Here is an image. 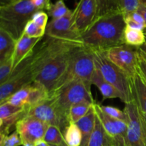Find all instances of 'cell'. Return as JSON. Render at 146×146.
<instances>
[{"label": "cell", "instance_id": "7dc6e473", "mask_svg": "<svg viewBox=\"0 0 146 146\" xmlns=\"http://www.w3.org/2000/svg\"><path fill=\"white\" fill-rule=\"evenodd\" d=\"M143 115H144V118H145V122H146V114H143Z\"/></svg>", "mask_w": 146, "mask_h": 146}, {"label": "cell", "instance_id": "f35d334b", "mask_svg": "<svg viewBox=\"0 0 146 146\" xmlns=\"http://www.w3.org/2000/svg\"><path fill=\"white\" fill-rule=\"evenodd\" d=\"M16 0H0V8L4 7V6H7L8 4H11V3L14 2Z\"/></svg>", "mask_w": 146, "mask_h": 146}, {"label": "cell", "instance_id": "d6a6232c", "mask_svg": "<svg viewBox=\"0 0 146 146\" xmlns=\"http://www.w3.org/2000/svg\"><path fill=\"white\" fill-rule=\"evenodd\" d=\"M23 145L19 135L17 131H14L10 135H6L2 146H19Z\"/></svg>", "mask_w": 146, "mask_h": 146}, {"label": "cell", "instance_id": "7c38bea8", "mask_svg": "<svg viewBox=\"0 0 146 146\" xmlns=\"http://www.w3.org/2000/svg\"><path fill=\"white\" fill-rule=\"evenodd\" d=\"M48 125L35 118L24 116L15 123L16 131L19 135L23 145L36 146L44 140Z\"/></svg>", "mask_w": 146, "mask_h": 146}, {"label": "cell", "instance_id": "ab89813d", "mask_svg": "<svg viewBox=\"0 0 146 146\" xmlns=\"http://www.w3.org/2000/svg\"><path fill=\"white\" fill-rule=\"evenodd\" d=\"M6 135L0 130V146L3 145V142H4V138H5Z\"/></svg>", "mask_w": 146, "mask_h": 146}, {"label": "cell", "instance_id": "ac0fdd59", "mask_svg": "<svg viewBox=\"0 0 146 146\" xmlns=\"http://www.w3.org/2000/svg\"><path fill=\"white\" fill-rule=\"evenodd\" d=\"M96 118V115L95 111L92 106L86 115L80 119L78 122L76 123L82 134L81 146H86L88 139L94 131Z\"/></svg>", "mask_w": 146, "mask_h": 146}, {"label": "cell", "instance_id": "ee69618b", "mask_svg": "<svg viewBox=\"0 0 146 146\" xmlns=\"http://www.w3.org/2000/svg\"><path fill=\"white\" fill-rule=\"evenodd\" d=\"M52 146H68V145H67V144L66 143L65 141H64V142H63L61 144V145H52Z\"/></svg>", "mask_w": 146, "mask_h": 146}, {"label": "cell", "instance_id": "cb8c5ba5", "mask_svg": "<svg viewBox=\"0 0 146 146\" xmlns=\"http://www.w3.org/2000/svg\"><path fill=\"white\" fill-rule=\"evenodd\" d=\"M94 104L83 102L71 106L68 111V121L69 122L77 123L80 119L85 116L89 111Z\"/></svg>", "mask_w": 146, "mask_h": 146}, {"label": "cell", "instance_id": "8d00e7d4", "mask_svg": "<svg viewBox=\"0 0 146 146\" xmlns=\"http://www.w3.org/2000/svg\"><path fill=\"white\" fill-rule=\"evenodd\" d=\"M129 17L130 19H131L132 20H133V21H135V22L138 23V24H142V25L145 26V20H144L143 17H142V15H141L140 13H138V11H134V12L131 13V14H128V15L125 16V17Z\"/></svg>", "mask_w": 146, "mask_h": 146}, {"label": "cell", "instance_id": "5bb4252c", "mask_svg": "<svg viewBox=\"0 0 146 146\" xmlns=\"http://www.w3.org/2000/svg\"><path fill=\"white\" fill-rule=\"evenodd\" d=\"M43 38H31L22 34L16 41L15 47L12 54L13 68L19 65L34 51L36 46Z\"/></svg>", "mask_w": 146, "mask_h": 146}, {"label": "cell", "instance_id": "7bdbcfd3", "mask_svg": "<svg viewBox=\"0 0 146 146\" xmlns=\"http://www.w3.org/2000/svg\"><path fill=\"white\" fill-rule=\"evenodd\" d=\"M138 52H139V54L141 55V56L142 57V58L144 60V61H145V64H146V54L143 52L142 51H141L139 48H138Z\"/></svg>", "mask_w": 146, "mask_h": 146}, {"label": "cell", "instance_id": "b9f144b4", "mask_svg": "<svg viewBox=\"0 0 146 146\" xmlns=\"http://www.w3.org/2000/svg\"><path fill=\"white\" fill-rule=\"evenodd\" d=\"M139 48V49L141 50V51H142L143 52L145 53V54H146V36H145V43H144V44H143V45L141 46V47H139V48Z\"/></svg>", "mask_w": 146, "mask_h": 146}, {"label": "cell", "instance_id": "83f0119b", "mask_svg": "<svg viewBox=\"0 0 146 146\" xmlns=\"http://www.w3.org/2000/svg\"><path fill=\"white\" fill-rule=\"evenodd\" d=\"M144 0H117L120 11L123 13L124 17L137 11L140 5Z\"/></svg>", "mask_w": 146, "mask_h": 146}, {"label": "cell", "instance_id": "f907efd6", "mask_svg": "<svg viewBox=\"0 0 146 146\" xmlns=\"http://www.w3.org/2000/svg\"><path fill=\"white\" fill-rule=\"evenodd\" d=\"M111 146H113V145H111Z\"/></svg>", "mask_w": 146, "mask_h": 146}, {"label": "cell", "instance_id": "60d3db41", "mask_svg": "<svg viewBox=\"0 0 146 146\" xmlns=\"http://www.w3.org/2000/svg\"><path fill=\"white\" fill-rule=\"evenodd\" d=\"M36 146H52V145H50V144H48V143H47L45 142L44 140H42V141H40L39 142L37 143Z\"/></svg>", "mask_w": 146, "mask_h": 146}, {"label": "cell", "instance_id": "4dcf8cb0", "mask_svg": "<svg viewBox=\"0 0 146 146\" xmlns=\"http://www.w3.org/2000/svg\"><path fill=\"white\" fill-rule=\"evenodd\" d=\"M100 108L105 113H106L109 116L127 123L128 118H127V115L124 111H121L118 108L111 106H104L101 104H100Z\"/></svg>", "mask_w": 146, "mask_h": 146}, {"label": "cell", "instance_id": "7a4b0ae2", "mask_svg": "<svg viewBox=\"0 0 146 146\" xmlns=\"http://www.w3.org/2000/svg\"><path fill=\"white\" fill-rule=\"evenodd\" d=\"M82 46L65 44L47 59L34 82L44 87L49 94L66 72L74 49Z\"/></svg>", "mask_w": 146, "mask_h": 146}, {"label": "cell", "instance_id": "ba28073f", "mask_svg": "<svg viewBox=\"0 0 146 146\" xmlns=\"http://www.w3.org/2000/svg\"><path fill=\"white\" fill-rule=\"evenodd\" d=\"M127 115V141L130 146H146V122L143 113L136 101L132 100L125 104Z\"/></svg>", "mask_w": 146, "mask_h": 146}, {"label": "cell", "instance_id": "d590c367", "mask_svg": "<svg viewBox=\"0 0 146 146\" xmlns=\"http://www.w3.org/2000/svg\"><path fill=\"white\" fill-rule=\"evenodd\" d=\"M138 72L141 74L143 78L146 81V64L143 59L142 57L139 54L138 52Z\"/></svg>", "mask_w": 146, "mask_h": 146}, {"label": "cell", "instance_id": "6da1fadb", "mask_svg": "<svg viewBox=\"0 0 146 146\" xmlns=\"http://www.w3.org/2000/svg\"><path fill=\"white\" fill-rule=\"evenodd\" d=\"M124 15L115 11L97 18L81 35L83 45L91 51H107L112 47L125 44Z\"/></svg>", "mask_w": 146, "mask_h": 146}, {"label": "cell", "instance_id": "1f68e13d", "mask_svg": "<svg viewBox=\"0 0 146 146\" xmlns=\"http://www.w3.org/2000/svg\"><path fill=\"white\" fill-rule=\"evenodd\" d=\"M31 20H32L41 29L46 30V26L48 24V14L44 11L39 10L33 14Z\"/></svg>", "mask_w": 146, "mask_h": 146}, {"label": "cell", "instance_id": "681fc988", "mask_svg": "<svg viewBox=\"0 0 146 146\" xmlns=\"http://www.w3.org/2000/svg\"><path fill=\"white\" fill-rule=\"evenodd\" d=\"M48 1H51V0H48Z\"/></svg>", "mask_w": 146, "mask_h": 146}, {"label": "cell", "instance_id": "d6986e66", "mask_svg": "<svg viewBox=\"0 0 146 146\" xmlns=\"http://www.w3.org/2000/svg\"><path fill=\"white\" fill-rule=\"evenodd\" d=\"M111 140L108 136L102 124L96 116L94 131L88 139L86 146H111Z\"/></svg>", "mask_w": 146, "mask_h": 146}, {"label": "cell", "instance_id": "e0dca14e", "mask_svg": "<svg viewBox=\"0 0 146 146\" xmlns=\"http://www.w3.org/2000/svg\"><path fill=\"white\" fill-rule=\"evenodd\" d=\"M91 84L95 85L98 88L103 96L102 101L106 99L116 98H120L121 101H123V96L121 93L115 87L113 86L111 84L104 79L99 70L96 68H95L91 78Z\"/></svg>", "mask_w": 146, "mask_h": 146}, {"label": "cell", "instance_id": "bcb514c9", "mask_svg": "<svg viewBox=\"0 0 146 146\" xmlns=\"http://www.w3.org/2000/svg\"><path fill=\"white\" fill-rule=\"evenodd\" d=\"M22 146H35V145H23Z\"/></svg>", "mask_w": 146, "mask_h": 146}, {"label": "cell", "instance_id": "3957f363", "mask_svg": "<svg viewBox=\"0 0 146 146\" xmlns=\"http://www.w3.org/2000/svg\"><path fill=\"white\" fill-rule=\"evenodd\" d=\"M37 9L31 0H16L0 8V29L11 36L16 41L24 33L26 24Z\"/></svg>", "mask_w": 146, "mask_h": 146}, {"label": "cell", "instance_id": "484cf974", "mask_svg": "<svg viewBox=\"0 0 146 146\" xmlns=\"http://www.w3.org/2000/svg\"><path fill=\"white\" fill-rule=\"evenodd\" d=\"M97 4V18L120 11L117 0H96Z\"/></svg>", "mask_w": 146, "mask_h": 146}, {"label": "cell", "instance_id": "e575fe53", "mask_svg": "<svg viewBox=\"0 0 146 146\" xmlns=\"http://www.w3.org/2000/svg\"><path fill=\"white\" fill-rule=\"evenodd\" d=\"M125 18V26L129 28L133 29L135 30H140V31H143L145 30L146 27L145 26L142 25V24H140L138 23L135 22V21L132 20L131 19H130L129 17H124Z\"/></svg>", "mask_w": 146, "mask_h": 146}, {"label": "cell", "instance_id": "4316f807", "mask_svg": "<svg viewBox=\"0 0 146 146\" xmlns=\"http://www.w3.org/2000/svg\"><path fill=\"white\" fill-rule=\"evenodd\" d=\"M47 11L48 15L51 17L52 19H56L68 14V13L71 12V10H70L66 6L64 0H58L54 4L51 3L50 4V7Z\"/></svg>", "mask_w": 146, "mask_h": 146}, {"label": "cell", "instance_id": "f546056e", "mask_svg": "<svg viewBox=\"0 0 146 146\" xmlns=\"http://www.w3.org/2000/svg\"><path fill=\"white\" fill-rule=\"evenodd\" d=\"M13 69L12 56L0 63V86L8 79Z\"/></svg>", "mask_w": 146, "mask_h": 146}, {"label": "cell", "instance_id": "277c9868", "mask_svg": "<svg viewBox=\"0 0 146 146\" xmlns=\"http://www.w3.org/2000/svg\"><path fill=\"white\" fill-rule=\"evenodd\" d=\"M93 51L84 46L77 47L74 49L66 72L60 79L50 96L55 94L71 81L80 79L91 88V78L95 71Z\"/></svg>", "mask_w": 146, "mask_h": 146}, {"label": "cell", "instance_id": "c3c4849f", "mask_svg": "<svg viewBox=\"0 0 146 146\" xmlns=\"http://www.w3.org/2000/svg\"><path fill=\"white\" fill-rule=\"evenodd\" d=\"M144 33H145V34L146 35V29L145 30V31H144Z\"/></svg>", "mask_w": 146, "mask_h": 146}, {"label": "cell", "instance_id": "30bf717a", "mask_svg": "<svg viewBox=\"0 0 146 146\" xmlns=\"http://www.w3.org/2000/svg\"><path fill=\"white\" fill-rule=\"evenodd\" d=\"M73 11L61 18L52 19L48 23L45 35L53 39L77 46H84L79 34L71 27Z\"/></svg>", "mask_w": 146, "mask_h": 146}, {"label": "cell", "instance_id": "5b68a950", "mask_svg": "<svg viewBox=\"0 0 146 146\" xmlns=\"http://www.w3.org/2000/svg\"><path fill=\"white\" fill-rule=\"evenodd\" d=\"M96 68H98L103 77L115 87L122 95L124 104L132 100V92L129 78L118 67L113 64L106 55L104 51H92Z\"/></svg>", "mask_w": 146, "mask_h": 146}, {"label": "cell", "instance_id": "f6af8a7d", "mask_svg": "<svg viewBox=\"0 0 146 146\" xmlns=\"http://www.w3.org/2000/svg\"><path fill=\"white\" fill-rule=\"evenodd\" d=\"M3 124H4V122H3L2 120H1V118H0V129H1V127L3 126Z\"/></svg>", "mask_w": 146, "mask_h": 146}, {"label": "cell", "instance_id": "603a6c76", "mask_svg": "<svg viewBox=\"0 0 146 146\" xmlns=\"http://www.w3.org/2000/svg\"><path fill=\"white\" fill-rule=\"evenodd\" d=\"M145 34L143 31L133 29L125 27L124 30L123 39L125 44L139 48L145 41Z\"/></svg>", "mask_w": 146, "mask_h": 146}, {"label": "cell", "instance_id": "2e32d148", "mask_svg": "<svg viewBox=\"0 0 146 146\" xmlns=\"http://www.w3.org/2000/svg\"><path fill=\"white\" fill-rule=\"evenodd\" d=\"M132 98L136 101L143 113L146 114V81L138 71L129 78Z\"/></svg>", "mask_w": 146, "mask_h": 146}, {"label": "cell", "instance_id": "8992f818", "mask_svg": "<svg viewBox=\"0 0 146 146\" xmlns=\"http://www.w3.org/2000/svg\"><path fill=\"white\" fill-rule=\"evenodd\" d=\"M24 116L33 117L48 125H55L62 132L69 123L68 115L60 109L53 96L36 105L26 106Z\"/></svg>", "mask_w": 146, "mask_h": 146}, {"label": "cell", "instance_id": "f1b7e54d", "mask_svg": "<svg viewBox=\"0 0 146 146\" xmlns=\"http://www.w3.org/2000/svg\"><path fill=\"white\" fill-rule=\"evenodd\" d=\"M45 33V29H41L32 20H30L26 24L23 34L31 38H43Z\"/></svg>", "mask_w": 146, "mask_h": 146}, {"label": "cell", "instance_id": "52a82bcc", "mask_svg": "<svg viewBox=\"0 0 146 146\" xmlns=\"http://www.w3.org/2000/svg\"><path fill=\"white\" fill-rule=\"evenodd\" d=\"M51 96H54L60 109L68 116L71 106L83 102L90 104L96 102L91 94V88L80 79L71 81Z\"/></svg>", "mask_w": 146, "mask_h": 146}, {"label": "cell", "instance_id": "9a60e30c", "mask_svg": "<svg viewBox=\"0 0 146 146\" xmlns=\"http://www.w3.org/2000/svg\"><path fill=\"white\" fill-rule=\"evenodd\" d=\"M25 107L15 106L8 102L0 104V118L4 124L1 130L6 135H8L10 128L13 124L15 125L17 121L22 118L25 113Z\"/></svg>", "mask_w": 146, "mask_h": 146}, {"label": "cell", "instance_id": "ffe728a7", "mask_svg": "<svg viewBox=\"0 0 146 146\" xmlns=\"http://www.w3.org/2000/svg\"><path fill=\"white\" fill-rule=\"evenodd\" d=\"M15 44L11 36L0 29V63L12 56Z\"/></svg>", "mask_w": 146, "mask_h": 146}, {"label": "cell", "instance_id": "74e56055", "mask_svg": "<svg viewBox=\"0 0 146 146\" xmlns=\"http://www.w3.org/2000/svg\"><path fill=\"white\" fill-rule=\"evenodd\" d=\"M137 11H138V13H140V14L142 15V17H143L144 20H145V23L146 26V0H144V1H143L142 4L140 5L138 9L137 10Z\"/></svg>", "mask_w": 146, "mask_h": 146}, {"label": "cell", "instance_id": "44dd1931", "mask_svg": "<svg viewBox=\"0 0 146 146\" xmlns=\"http://www.w3.org/2000/svg\"><path fill=\"white\" fill-rule=\"evenodd\" d=\"M64 138L68 146H81L82 134L75 123L69 122L64 132Z\"/></svg>", "mask_w": 146, "mask_h": 146}, {"label": "cell", "instance_id": "d4e9b609", "mask_svg": "<svg viewBox=\"0 0 146 146\" xmlns=\"http://www.w3.org/2000/svg\"><path fill=\"white\" fill-rule=\"evenodd\" d=\"M44 141L51 145H59L64 141V134L58 127L55 125H48Z\"/></svg>", "mask_w": 146, "mask_h": 146}, {"label": "cell", "instance_id": "9c48e42d", "mask_svg": "<svg viewBox=\"0 0 146 146\" xmlns=\"http://www.w3.org/2000/svg\"><path fill=\"white\" fill-rule=\"evenodd\" d=\"M107 58L123 71L128 78L138 71V48L127 44L112 47L105 51Z\"/></svg>", "mask_w": 146, "mask_h": 146}, {"label": "cell", "instance_id": "4fadbf2b", "mask_svg": "<svg viewBox=\"0 0 146 146\" xmlns=\"http://www.w3.org/2000/svg\"><path fill=\"white\" fill-rule=\"evenodd\" d=\"M97 17L96 0H80L72 13L71 27L80 35L86 31Z\"/></svg>", "mask_w": 146, "mask_h": 146}, {"label": "cell", "instance_id": "8fae6325", "mask_svg": "<svg viewBox=\"0 0 146 146\" xmlns=\"http://www.w3.org/2000/svg\"><path fill=\"white\" fill-rule=\"evenodd\" d=\"M93 108L106 133L111 140V145L130 146L127 141V123L107 115L101 109L100 104L95 102L93 104Z\"/></svg>", "mask_w": 146, "mask_h": 146}, {"label": "cell", "instance_id": "836d02e7", "mask_svg": "<svg viewBox=\"0 0 146 146\" xmlns=\"http://www.w3.org/2000/svg\"><path fill=\"white\" fill-rule=\"evenodd\" d=\"M31 1L37 9L42 10V11H44V9L48 10L50 4H51V1L48 0H31Z\"/></svg>", "mask_w": 146, "mask_h": 146}, {"label": "cell", "instance_id": "7402d4cb", "mask_svg": "<svg viewBox=\"0 0 146 146\" xmlns=\"http://www.w3.org/2000/svg\"><path fill=\"white\" fill-rule=\"evenodd\" d=\"M31 84H30V85L27 86L13 94L4 102H8L15 106H28L29 104L30 96H31Z\"/></svg>", "mask_w": 146, "mask_h": 146}]
</instances>
